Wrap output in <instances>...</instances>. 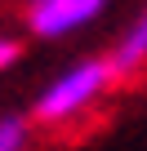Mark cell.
<instances>
[{"mask_svg": "<svg viewBox=\"0 0 147 151\" xmlns=\"http://www.w3.org/2000/svg\"><path fill=\"white\" fill-rule=\"evenodd\" d=\"M120 80L112 58H89V62H76L71 71H62L58 80L36 98V120L45 124H58V120H71V116H80L85 107H94L112 85Z\"/></svg>", "mask_w": 147, "mask_h": 151, "instance_id": "1", "label": "cell"}, {"mask_svg": "<svg viewBox=\"0 0 147 151\" xmlns=\"http://www.w3.org/2000/svg\"><path fill=\"white\" fill-rule=\"evenodd\" d=\"M103 9L107 0H27V27L45 40H58V36L89 27Z\"/></svg>", "mask_w": 147, "mask_h": 151, "instance_id": "2", "label": "cell"}, {"mask_svg": "<svg viewBox=\"0 0 147 151\" xmlns=\"http://www.w3.org/2000/svg\"><path fill=\"white\" fill-rule=\"evenodd\" d=\"M143 62H147V9H143V18L125 31V40H120L116 53H112V67H116L120 80H125V76H134Z\"/></svg>", "mask_w": 147, "mask_h": 151, "instance_id": "3", "label": "cell"}, {"mask_svg": "<svg viewBox=\"0 0 147 151\" xmlns=\"http://www.w3.org/2000/svg\"><path fill=\"white\" fill-rule=\"evenodd\" d=\"M22 147H27V120L0 116V151H22Z\"/></svg>", "mask_w": 147, "mask_h": 151, "instance_id": "4", "label": "cell"}, {"mask_svg": "<svg viewBox=\"0 0 147 151\" xmlns=\"http://www.w3.org/2000/svg\"><path fill=\"white\" fill-rule=\"evenodd\" d=\"M18 53H22V49H18V40H9V36H0V71H9V67L18 62Z\"/></svg>", "mask_w": 147, "mask_h": 151, "instance_id": "5", "label": "cell"}]
</instances>
